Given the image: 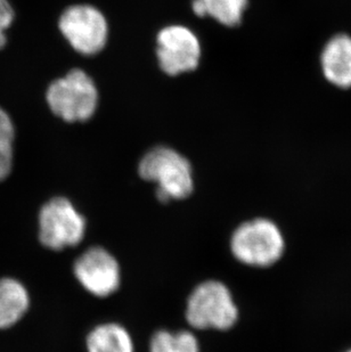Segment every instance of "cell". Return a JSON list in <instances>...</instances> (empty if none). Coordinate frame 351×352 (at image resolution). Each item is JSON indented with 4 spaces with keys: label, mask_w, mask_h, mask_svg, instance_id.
<instances>
[{
    "label": "cell",
    "mask_w": 351,
    "mask_h": 352,
    "mask_svg": "<svg viewBox=\"0 0 351 352\" xmlns=\"http://www.w3.org/2000/svg\"><path fill=\"white\" fill-rule=\"evenodd\" d=\"M39 239L47 249L61 251L79 245L86 234V219L65 197H54L39 211Z\"/></svg>",
    "instance_id": "obj_5"
},
{
    "label": "cell",
    "mask_w": 351,
    "mask_h": 352,
    "mask_svg": "<svg viewBox=\"0 0 351 352\" xmlns=\"http://www.w3.org/2000/svg\"><path fill=\"white\" fill-rule=\"evenodd\" d=\"M156 55L160 67L169 76L195 70L201 58L199 39L189 28L170 25L158 34Z\"/></svg>",
    "instance_id": "obj_7"
},
{
    "label": "cell",
    "mask_w": 351,
    "mask_h": 352,
    "mask_svg": "<svg viewBox=\"0 0 351 352\" xmlns=\"http://www.w3.org/2000/svg\"><path fill=\"white\" fill-rule=\"evenodd\" d=\"M58 27L73 50L83 55L100 53L107 41L109 28L105 17L89 5L69 7L61 15Z\"/></svg>",
    "instance_id": "obj_6"
},
{
    "label": "cell",
    "mask_w": 351,
    "mask_h": 352,
    "mask_svg": "<svg viewBox=\"0 0 351 352\" xmlns=\"http://www.w3.org/2000/svg\"><path fill=\"white\" fill-rule=\"evenodd\" d=\"M138 173L142 179L156 185V196L163 203L187 199L194 190L191 163L170 147L149 150L140 160Z\"/></svg>",
    "instance_id": "obj_1"
},
{
    "label": "cell",
    "mask_w": 351,
    "mask_h": 352,
    "mask_svg": "<svg viewBox=\"0 0 351 352\" xmlns=\"http://www.w3.org/2000/svg\"><path fill=\"white\" fill-rule=\"evenodd\" d=\"M15 128L10 114L0 107V182L10 176L13 166Z\"/></svg>",
    "instance_id": "obj_14"
},
{
    "label": "cell",
    "mask_w": 351,
    "mask_h": 352,
    "mask_svg": "<svg viewBox=\"0 0 351 352\" xmlns=\"http://www.w3.org/2000/svg\"><path fill=\"white\" fill-rule=\"evenodd\" d=\"M149 352H200L199 341L189 331H159L149 343Z\"/></svg>",
    "instance_id": "obj_13"
},
{
    "label": "cell",
    "mask_w": 351,
    "mask_h": 352,
    "mask_svg": "<svg viewBox=\"0 0 351 352\" xmlns=\"http://www.w3.org/2000/svg\"><path fill=\"white\" fill-rule=\"evenodd\" d=\"M15 20V12L8 0H0V50L6 46V31Z\"/></svg>",
    "instance_id": "obj_15"
},
{
    "label": "cell",
    "mask_w": 351,
    "mask_h": 352,
    "mask_svg": "<svg viewBox=\"0 0 351 352\" xmlns=\"http://www.w3.org/2000/svg\"><path fill=\"white\" fill-rule=\"evenodd\" d=\"M284 248L279 227L267 219L240 225L231 239V249L236 259L252 267L272 266L283 256Z\"/></svg>",
    "instance_id": "obj_4"
},
{
    "label": "cell",
    "mask_w": 351,
    "mask_h": 352,
    "mask_svg": "<svg viewBox=\"0 0 351 352\" xmlns=\"http://www.w3.org/2000/svg\"><path fill=\"white\" fill-rule=\"evenodd\" d=\"M185 315L193 329L227 331L237 322L239 310L224 283L206 280L193 289Z\"/></svg>",
    "instance_id": "obj_2"
},
{
    "label": "cell",
    "mask_w": 351,
    "mask_h": 352,
    "mask_svg": "<svg viewBox=\"0 0 351 352\" xmlns=\"http://www.w3.org/2000/svg\"><path fill=\"white\" fill-rule=\"evenodd\" d=\"M73 272L83 289L97 298H106L119 289L121 272L116 258L100 246L87 250L76 260Z\"/></svg>",
    "instance_id": "obj_8"
},
{
    "label": "cell",
    "mask_w": 351,
    "mask_h": 352,
    "mask_svg": "<svg viewBox=\"0 0 351 352\" xmlns=\"http://www.w3.org/2000/svg\"><path fill=\"white\" fill-rule=\"evenodd\" d=\"M47 103L55 116L67 122H83L93 117L98 93L93 79L83 70H72L50 83Z\"/></svg>",
    "instance_id": "obj_3"
},
{
    "label": "cell",
    "mask_w": 351,
    "mask_h": 352,
    "mask_svg": "<svg viewBox=\"0 0 351 352\" xmlns=\"http://www.w3.org/2000/svg\"><path fill=\"white\" fill-rule=\"evenodd\" d=\"M88 352H134V342L129 332L114 322L95 327L87 338Z\"/></svg>",
    "instance_id": "obj_11"
},
{
    "label": "cell",
    "mask_w": 351,
    "mask_h": 352,
    "mask_svg": "<svg viewBox=\"0 0 351 352\" xmlns=\"http://www.w3.org/2000/svg\"><path fill=\"white\" fill-rule=\"evenodd\" d=\"M248 0H194L193 10L200 17L210 16L225 27L242 22Z\"/></svg>",
    "instance_id": "obj_12"
},
{
    "label": "cell",
    "mask_w": 351,
    "mask_h": 352,
    "mask_svg": "<svg viewBox=\"0 0 351 352\" xmlns=\"http://www.w3.org/2000/svg\"><path fill=\"white\" fill-rule=\"evenodd\" d=\"M321 70L328 82L342 89L351 88V37L338 34L325 45L321 56Z\"/></svg>",
    "instance_id": "obj_9"
},
{
    "label": "cell",
    "mask_w": 351,
    "mask_h": 352,
    "mask_svg": "<svg viewBox=\"0 0 351 352\" xmlns=\"http://www.w3.org/2000/svg\"><path fill=\"white\" fill-rule=\"evenodd\" d=\"M30 307L27 287L15 278H0V329L17 325Z\"/></svg>",
    "instance_id": "obj_10"
},
{
    "label": "cell",
    "mask_w": 351,
    "mask_h": 352,
    "mask_svg": "<svg viewBox=\"0 0 351 352\" xmlns=\"http://www.w3.org/2000/svg\"><path fill=\"white\" fill-rule=\"evenodd\" d=\"M347 352H351V350H349V351H347Z\"/></svg>",
    "instance_id": "obj_16"
}]
</instances>
